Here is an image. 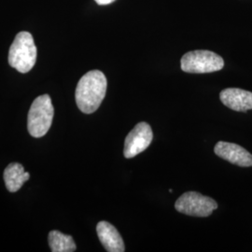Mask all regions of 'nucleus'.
Segmentation results:
<instances>
[{
    "label": "nucleus",
    "instance_id": "obj_1",
    "mask_svg": "<svg viewBox=\"0 0 252 252\" xmlns=\"http://www.w3.org/2000/svg\"><path fill=\"white\" fill-rule=\"evenodd\" d=\"M108 81L104 73L92 70L81 77L79 81L75 97L78 108L85 114L96 111L106 96Z\"/></svg>",
    "mask_w": 252,
    "mask_h": 252
},
{
    "label": "nucleus",
    "instance_id": "obj_2",
    "mask_svg": "<svg viewBox=\"0 0 252 252\" xmlns=\"http://www.w3.org/2000/svg\"><path fill=\"white\" fill-rule=\"evenodd\" d=\"M36 61V47L29 32H20L9 48V65L21 73L29 72Z\"/></svg>",
    "mask_w": 252,
    "mask_h": 252
},
{
    "label": "nucleus",
    "instance_id": "obj_3",
    "mask_svg": "<svg viewBox=\"0 0 252 252\" xmlns=\"http://www.w3.org/2000/svg\"><path fill=\"white\" fill-rule=\"evenodd\" d=\"M54 107L48 94L34 100L28 112L27 128L33 137H41L48 133L54 119Z\"/></svg>",
    "mask_w": 252,
    "mask_h": 252
},
{
    "label": "nucleus",
    "instance_id": "obj_4",
    "mask_svg": "<svg viewBox=\"0 0 252 252\" xmlns=\"http://www.w3.org/2000/svg\"><path fill=\"white\" fill-rule=\"evenodd\" d=\"M180 65L184 72L204 74L222 69L224 61L221 56L213 52L198 50L184 54L181 58Z\"/></svg>",
    "mask_w": 252,
    "mask_h": 252
},
{
    "label": "nucleus",
    "instance_id": "obj_5",
    "mask_svg": "<svg viewBox=\"0 0 252 252\" xmlns=\"http://www.w3.org/2000/svg\"><path fill=\"white\" fill-rule=\"evenodd\" d=\"M175 208L180 213L193 217L210 216L218 208L216 201L196 191L183 193L175 204Z\"/></svg>",
    "mask_w": 252,
    "mask_h": 252
},
{
    "label": "nucleus",
    "instance_id": "obj_6",
    "mask_svg": "<svg viewBox=\"0 0 252 252\" xmlns=\"http://www.w3.org/2000/svg\"><path fill=\"white\" fill-rule=\"evenodd\" d=\"M153 138V130L149 124L145 122L137 124L126 136L124 150L125 157L131 159L144 152L152 143Z\"/></svg>",
    "mask_w": 252,
    "mask_h": 252
},
{
    "label": "nucleus",
    "instance_id": "obj_7",
    "mask_svg": "<svg viewBox=\"0 0 252 252\" xmlns=\"http://www.w3.org/2000/svg\"><path fill=\"white\" fill-rule=\"evenodd\" d=\"M214 152L219 157L235 165L241 167L252 166V153L239 145L220 141L215 146Z\"/></svg>",
    "mask_w": 252,
    "mask_h": 252
},
{
    "label": "nucleus",
    "instance_id": "obj_8",
    "mask_svg": "<svg viewBox=\"0 0 252 252\" xmlns=\"http://www.w3.org/2000/svg\"><path fill=\"white\" fill-rule=\"evenodd\" d=\"M220 98L222 104L234 111L246 112L252 109V93L238 88H228L221 91Z\"/></svg>",
    "mask_w": 252,
    "mask_h": 252
},
{
    "label": "nucleus",
    "instance_id": "obj_9",
    "mask_svg": "<svg viewBox=\"0 0 252 252\" xmlns=\"http://www.w3.org/2000/svg\"><path fill=\"white\" fill-rule=\"evenodd\" d=\"M100 242L108 252H124L126 247L117 229L108 221H100L96 226Z\"/></svg>",
    "mask_w": 252,
    "mask_h": 252
},
{
    "label": "nucleus",
    "instance_id": "obj_10",
    "mask_svg": "<svg viewBox=\"0 0 252 252\" xmlns=\"http://www.w3.org/2000/svg\"><path fill=\"white\" fill-rule=\"evenodd\" d=\"M30 179L29 173L18 162L9 164L4 171V180L7 189L10 192H15L22 188L24 183Z\"/></svg>",
    "mask_w": 252,
    "mask_h": 252
},
{
    "label": "nucleus",
    "instance_id": "obj_11",
    "mask_svg": "<svg viewBox=\"0 0 252 252\" xmlns=\"http://www.w3.org/2000/svg\"><path fill=\"white\" fill-rule=\"evenodd\" d=\"M49 245L53 252H73L77 249L72 236L59 231H52L49 234Z\"/></svg>",
    "mask_w": 252,
    "mask_h": 252
},
{
    "label": "nucleus",
    "instance_id": "obj_12",
    "mask_svg": "<svg viewBox=\"0 0 252 252\" xmlns=\"http://www.w3.org/2000/svg\"><path fill=\"white\" fill-rule=\"evenodd\" d=\"M115 0H95V2L98 4V5H108L112 2H114Z\"/></svg>",
    "mask_w": 252,
    "mask_h": 252
}]
</instances>
